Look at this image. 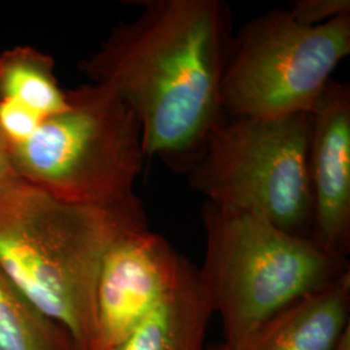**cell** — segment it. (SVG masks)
I'll list each match as a JSON object with an SVG mask.
<instances>
[{
	"label": "cell",
	"instance_id": "obj_17",
	"mask_svg": "<svg viewBox=\"0 0 350 350\" xmlns=\"http://www.w3.org/2000/svg\"><path fill=\"white\" fill-rule=\"evenodd\" d=\"M211 350H228L227 349V347H226L225 344H221V345H215V347H213Z\"/></svg>",
	"mask_w": 350,
	"mask_h": 350
},
{
	"label": "cell",
	"instance_id": "obj_10",
	"mask_svg": "<svg viewBox=\"0 0 350 350\" xmlns=\"http://www.w3.org/2000/svg\"><path fill=\"white\" fill-rule=\"evenodd\" d=\"M212 315L195 267L172 297L112 350H204Z\"/></svg>",
	"mask_w": 350,
	"mask_h": 350
},
{
	"label": "cell",
	"instance_id": "obj_13",
	"mask_svg": "<svg viewBox=\"0 0 350 350\" xmlns=\"http://www.w3.org/2000/svg\"><path fill=\"white\" fill-rule=\"evenodd\" d=\"M43 117L13 100H0V135L11 150L25 143L43 122Z\"/></svg>",
	"mask_w": 350,
	"mask_h": 350
},
{
	"label": "cell",
	"instance_id": "obj_5",
	"mask_svg": "<svg viewBox=\"0 0 350 350\" xmlns=\"http://www.w3.org/2000/svg\"><path fill=\"white\" fill-rule=\"evenodd\" d=\"M310 134V113L273 118L224 114L188 172V183L206 201L312 240Z\"/></svg>",
	"mask_w": 350,
	"mask_h": 350
},
{
	"label": "cell",
	"instance_id": "obj_1",
	"mask_svg": "<svg viewBox=\"0 0 350 350\" xmlns=\"http://www.w3.org/2000/svg\"><path fill=\"white\" fill-rule=\"evenodd\" d=\"M232 40L224 0H146L138 17L114 26L78 68L137 116L147 159L187 175L224 116Z\"/></svg>",
	"mask_w": 350,
	"mask_h": 350
},
{
	"label": "cell",
	"instance_id": "obj_6",
	"mask_svg": "<svg viewBox=\"0 0 350 350\" xmlns=\"http://www.w3.org/2000/svg\"><path fill=\"white\" fill-rule=\"evenodd\" d=\"M350 55V13L318 26L288 10L252 18L234 34L221 88L226 116L273 118L310 113Z\"/></svg>",
	"mask_w": 350,
	"mask_h": 350
},
{
	"label": "cell",
	"instance_id": "obj_7",
	"mask_svg": "<svg viewBox=\"0 0 350 350\" xmlns=\"http://www.w3.org/2000/svg\"><path fill=\"white\" fill-rule=\"evenodd\" d=\"M195 266L148 227L127 231L108 250L96 289L92 350H112L169 300Z\"/></svg>",
	"mask_w": 350,
	"mask_h": 350
},
{
	"label": "cell",
	"instance_id": "obj_2",
	"mask_svg": "<svg viewBox=\"0 0 350 350\" xmlns=\"http://www.w3.org/2000/svg\"><path fill=\"white\" fill-rule=\"evenodd\" d=\"M144 227L143 205H79L21 179L0 188V271L63 325L78 349L92 350L103 260L121 235Z\"/></svg>",
	"mask_w": 350,
	"mask_h": 350
},
{
	"label": "cell",
	"instance_id": "obj_14",
	"mask_svg": "<svg viewBox=\"0 0 350 350\" xmlns=\"http://www.w3.org/2000/svg\"><path fill=\"white\" fill-rule=\"evenodd\" d=\"M291 16L305 26L325 24L341 14L350 13L349 0H299L289 10Z\"/></svg>",
	"mask_w": 350,
	"mask_h": 350
},
{
	"label": "cell",
	"instance_id": "obj_3",
	"mask_svg": "<svg viewBox=\"0 0 350 350\" xmlns=\"http://www.w3.org/2000/svg\"><path fill=\"white\" fill-rule=\"evenodd\" d=\"M201 218L206 250L199 282L222 318L230 350L291 302L350 270L347 258L250 213L205 201Z\"/></svg>",
	"mask_w": 350,
	"mask_h": 350
},
{
	"label": "cell",
	"instance_id": "obj_8",
	"mask_svg": "<svg viewBox=\"0 0 350 350\" xmlns=\"http://www.w3.org/2000/svg\"><path fill=\"white\" fill-rule=\"evenodd\" d=\"M309 148L312 241L347 258L350 250V88L331 79L314 105Z\"/></svg>",
	"mask_w": 350,
	"mask_h": 350
},
{
	"label": "cell",
	"instance_id": "obj_15",
	"mask_svg": "<svg viewBox=\"0 0 350 350\" xmlns=\"http://www.w3.org/2000/svg\"><path fill=\"white\" fill-rule=\"evenodd\" d=\"M18 180H21V178L13 166L10 148L0 135V188L11 186Z\"/></svg>",
	"mask_w": 350,
	"mask_h": 350
},
{
	"label": "cell",
	"instance_id": "obj_16",
	"mask_svg": "<svg viewBox=\"0 0 350 350\" xmlns=\"http://www.w3.org/2000/svg\"><path fill=\"white\" fill-rule=\"evenodd\" d=\"M338 350H350L349 329L345 332V335L341 338Z\"/></svg>",
	"mask_w": 350,
	"mask_h": 350
},
{
	"label": "cell",
	"instance_id": "obj_4",
	"mask_svg": "<svg viewBox=\"0 0 350 350\" xmlns=\"http://www.w3.org/2000/svg\"><path fill=\"white\" fill-rule=\"evenodd\" d=\"M68 107L10 150L27 183L60 200L108 209L142 206L134 185L147 156L137 116L98 83L66 88Z\"/></svg>",
	"mask_w": 350,
	"mask_h": 350
},
{
	"label": "cell",
	"instance_id": "obj_9",
	"mask_svg": "<svg viewBox=\"0 0 350 350\" xmlns=\"http://www.w3.org/2000/svg\"><path fill=\"white\" fill-rule=\"evenodd\" d=\"M349 312L350 270L291 302L232 350H338Z\"/></svg>",
	"mask_w": 350,
	"mask_h": 350
},
{
	"label": "cell",
	"instance_id": "obj_12",
	"mask_svg": "<svg viewBox=\"0 0 350 350\" xmlns=\"http://www.w3.org/2000/svg\"><path fill=\"white\" fill-rule=\"evenodd\" d=\"M0 350H79L63 325L40 312L0 271Z\"/></svg>",
	"mask_w": 350,
	"mask_h": 350
},
{
	"label": "cell",
	"instance_id": "obj_11",
	"mask_svg": "<svg viewBox=\"0 0 350 350\" xmlns=\"http://www.w3.org/2000/svg\"><path fill=\"white\" fill-rule=\"evenodd\" d=\"M55 59L33 46H16L0 53V100H13L44 120L68 107L59 85Z\"/></svg>",
	"mask_w": 350,
	"mask_h": 350
}]
</instances>
